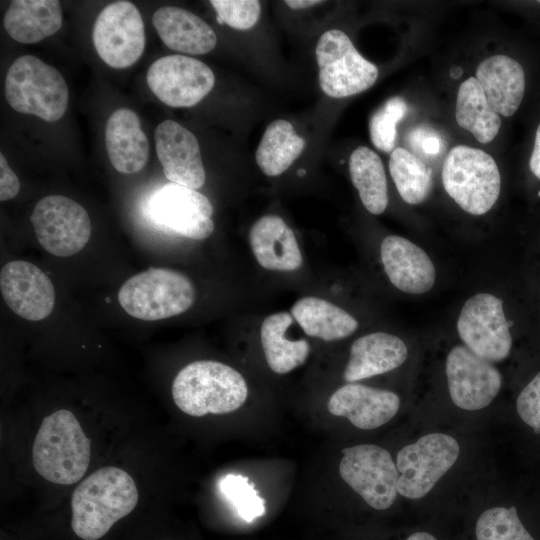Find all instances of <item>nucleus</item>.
I'll return each mask as SVG.
<instances>
[{
  "mask_svg": "<svg viewBox=\"0 0 540 540\" xmlns=\"http://www.w3.org/2000/svg\"><path fill=\"white\" fill-rule=\"evenodd\" d=\"M137 114L128 109L115 110L107 120L105 144L109 160L116 171L133 174L148 162L149 142Z\"/></svg>",
  "mask_w": 540,
  "mask_h": 540,
  "instance_id": "4be33fe9",
  "label": "nucleus"
},
{
  "mask_svg": "<svg viewBox=\"0 0 540 540\" xmlns=\"http://www.w3.org/2000/svg\"><path fill=\"white\" fill-rule=\"evenodd\" d=\"M509 326L502 300L491 293L470 297L457 320V331L464 345L492 363L506 359L511 351Z\"/></svg>",
  "mask_w": 540,
  "mask_h": 540,
  "instance_id": "9b49d317",
  "label": "nucleus"
},
{
  "mask_svg": "<svg viewBox=\"0 0 540 540\" xmlns=\"http://www.w3.org/2000/svg\"><path fill=\"white\" fill-rule=\"evenodd\" d=\"M218 20L237 30L252 28L259 19L261 6L257 0H211Z\"/></svg>",
  "mask_w": 540,
  "mask_h": 540,
  "instance_id": "f704fd0d",
  "label": "nucleus"
},
{
  "mask_svg": "<svg viewBox=\"0 0 540 540\" xmlns=\"http://www.w3.org/2000/svg\"><path fill=\"white\" fill-rule=\"evenodd\" d=\"M146 80L160 101L175 108L197 104L215 83L214 74L205 63L180 54L155 60L148 68Z\"/></svg>",
  "mask_w": 540,
  "mask_h": 540,
  "instance_id": "4468645a",
  "label": "nucleus"
},
{
  "mask_svg": "<svg viewBox=\"0 0 540 540\" xmlns=\"http://www.w3.org/2000/svg\"><path fill=\"white\" fill-rule=\"evenodd\" d=\"M516 409L524 423L536 431L540 430V372L518 395Z\"/></svg>",
  "mask_w": 540,
  "mask_h": 540,
  "instance_id": "c9c22d12",
  "label": "nucleus"
},
{
  "mask_svg": "<svg viewBox=\"0 0 540 540\" xmlns=\"http://www.w3.org/2000/svg\"><path fill=\"white\" fill-rule=\"evenodd\" d=\"M134 479L115 466L102 467L85 478L71 497V527L83 540H98L136 507Z\"/></svg>",
  "mask_w": 540,
  "mask_h": 540,
  "instance_id": "f257e3e1",
  "label": "nucleus"
},
{
  "mask_svg": "<svg viewBox=\"0 0 540 540\" xmlns=\"http://www.w3.org/2000/svg\"><path fill=\"white\" fill-rule=\"evenodd\" d=\"M219 489L246 522L265 513V502L247 477L228 474L220 480Z\"/></svg>",
  "mask_w": 540,
  "mask_h": 540,
  "instance_id": "72a5a7b5",
  "label": "nucleus"
},
{
  "mask_svg": "<svg viewBox=\"0 0 540 540\" xmlns=\"http://www.w3.org/2000/svg\"><path fill=\"white\" fill-rule=\"evenodd\" d=\"M249 243L258 264L267 270L290 272L302 265L296 236L277 215L259 218L250 229Z\"/></svg>",
  "mask_w": 540,
  "mask_h": 540,
  "instance_id": "aec40b11",
  "label": "nucleus"
},
{
  "mask_svg": "<svg viewBox=\"0 0 540 540\" xmlns=\"http://www.w3.org/2000/svg\"><path fill=\"white\" fill-rule=\"evenodd\" d=\"M474 540H535L515 506H493L482 511L473 526Z\"/></svg>",
  "mask_w": 540,
  "mask_h": 540,
  "instance_id": "2f4dec72",
  "label": "nucleus"
},
{
  "mask_svg": "<svg viewBox=\"0 0 540 540\" xmlns=\"http://www.w3.org/2000/svg\"><path fill=\"white\" fill-rule=\"evenodd\" d=\"M400 397L388 390L348 383L330 397L327 408L332 415L347 418L363 430L376 429L398 412Z\"/></svg>",
  "mask_w": 540,
  "mask_h": 540,
  "instance_id": "6ab92c4d",
  "label": "nucleus"
},
{
  "mask_svg": "<svg viewBox=\"0 0 540 540\" xmlns=\"http://www.w3.org/2000/svg\"><path fill=\"white\" fill-rule=\"evenodd\" d=\"M5 97L12 109L48 122L62 118L68 106V86L53 66L33 55H23L9 67Z\"/></svg>",
  "mask_w": 540,
  "mask_h": 540,
  "instance_id": "39448f33",
  "label": "nucleus"
},
{
  "mask_svg": "<svg viewBox=\"0 0 540 540\" xmlns=\"http://www.w3.org/2000/svg\"><path fill=\"white\" fill-rule=\"evenodd\" d=\"M152 22L162 42L174 51L201 55L217 44L211 26L188 10L164 6L154 12Z\"/></svg>",
  "mask_w": 540,
  "mask_h": 540,
  "instance_id": "b1692460",
  "label": "nucleus"
},
{
  "mask_svg": "<svg viewBox=\"0 0 540 540\" xmlns=\"http://www.w3.org/2000/svg\"><path fill=\"white\" fill-rule=\"evenodd\" d=\"M384 271L397 289L407 294L430 291L436 280V270L427 253L410 240L398 236L385 237L380 247Z\"/></svg>",
  "mask_w": 540,
  "mask_h": 540,
  "instance_id": "a211bd4d",
  "label": "nucleus"
},
{
  "mask_svg": "<svg viewBox=\"0 0 540 540\" xmlns=\"http://www.w3.org/2000/svg\"><path fill=\"white\" fill-rule=\"evenodd\" d=\"M460 453L457 440L444 433H429L397 454V490L408 499L426 496L455 464Z\"/></svg>",
  "mask_w": 540,
  "mask_h": 540,
  "instance_id": "6e6552de",
  "label": "nucleus"
},
{
  "mask_svg": "<svg viewBox=\"0 0 540 540\" xmlns=\"http://www.w3.org/2000/svg\"><path fill=\"white\" fill-rule=\"evenodd\" d=\"M476 79L497 114L504 117L515 114L526 88L525 72L517 60L504 54L490 56L478 65Z\"/></svg>",
  "mask_w": 540,
  "mask_h": 540,
  "instance_id": "412c9836",
  "label": "nucleus"
},
{
  "mask_svg": "<svg viewBox=\"0 0 540 540\" xmlns=\"http://www.w3.org/2000/svg\"><path fill=\"white\" fill-rule=\"evenodd\" d=\"M408 349L399 337L374 332L356 339L350 348L343 378L352 383L392 371L407 359Z\"/></svg>",
  "mask_w": 540,
  "mask_h": 540,
  "instance_id": "5701e85b",
  "label": "nucleus"
},
{
  "mask_svg": "<svg viewBox=\"0 0 540 540\" xmlns=\"http://www.w3.org/2000/svg\"><path fill=\"white\" fill-rule=\"evenodd\" d=\"M195 288L184 274L166 268H149L130 277L120 288L118 301L130 316L155 321L187 311Z\"/></svg>",
  "mask_w": 540,
  "mask_h": 540,
  "instance_id": "423d86ee",
  "label": "nucleus"
},
{
  "mask_svg": "<svg viewBox=\"0 0 540 540\" xmlns=\"http://www.w3.org/2000/svg\"><path fill=\"white\" fill-rule=\"evenodd\" d=\"M291 315L306 335L325 341L346 338L359 326L347 311L314 296L298 299L291 307Z\"/></svg>",
  "mask_w": 540,
  "mask_h": 540,
  "instance_id": "bb28decb",
  "label": "nucleus"
},
{
  "mask_svg": "<svg viewBox=\"0 0 540 540\" xmlns=\"http://www.w3.org/2000/svg\"><path fill=\"white\" fill-rule=\"evenodd\" d=\"M293 326V316L285 311L268 315L261 324V345L266 362L275 373H289L304 364L310 353L307 340L291 337L289 331Z\"/></svg>",
  "mask_w": 540,
  "mask_h": 540,
  "instance_id": "a878e982",
  "label": "nucleus"
},
{
  "mask_svg": "<svg viewBox=\"0 0 540 540\" xmlns=\"http://www.w3.org/2000/svg\"><path fill=\"white\" fill-rule=\"evenodd\" d=\"M342 479L375 510H386L397 497L399 472L390 453L377 445L361 444L342 450Z\"/></svg>",
  "mask_w": 540,
  "mask_h": 540,
  "instance_id": "1a4fd4ad",
  "label": "nucleus"
},
{
  "mask_svg": "<svg viewBox=\"0 0 540 540\" xmlns=\"http://www.w3.org/2000/svg\"><path fill=\"white\" fill-rule=\"evenodd\" d=\"M323 3L318 0H286L285 4L291 9H304Z\"/></svg>",
  "mask_w": 540,
  "mask_h": 540,
  "instance_id": "ea45409f",
  "label": "nucleus"
},
{
  "mask_svg": "<svg viewBox=\"0 0 540 540\" xmlns=\"http://www.w3.org/2000/svg\"><path fill=\"white\" fill-rule=\"evenodd\" d=\"M92 40L99 57L116 69L133 65L145 48V27L140 11L129 1L108 4L98 14Z\"/></svg>",
  "mask_w": 540,
  "mask_h": 540,
  "instance_id": "f8f14e48",
  "label": "nucleus"
},
{
  "mask_svg": "<svg viewBox=\"0 0 540 540\" xmlns=\"http://www.w3.org/2000/svg\"><path fill=\"white\" fill-rule=\"evenodd\" d=\"M247 394L246 381L238 371L212 360L186 365L172 384L176 406L195 417L233 412L243 405Z\"/></svg>",
  "mask_w": 540,
  "mask_h": 540,
  "instance_id": "7ed1b4c3",
  "label": "nucleus"
},
{
  "mask_svg": "<svg viewBox=\"0 0 540 540\" xmlns=\"http://www.w3.org/2000/svg\"><path fill=\"white\" fill-rule=\"evenodd\" d=\"M539 196H540V192H539Z\"/></svg>",
  "mask_w": 540,
  "mask_h": 540,
  "instance_id": "79ce46f5",
  "label": "nucleus"
},
{
  "mask_svg": "<svg viewBox=\"0 0 540 540\" xmlns=\"http://www.w3.org/2000/svg\"><path fill=\"white\" fill-rule=\"evenodd\" d=\"M6 32L17 42L33 44L55 34L62 25L56 0H14L4 14Z\"/></svg>",
  "mask_w": 540,
  "mask_h": 540,
  "instance_id": "393cba45",
  "label": "nucleus"
},
{
  "mask_svg": "<svg viewBox=\"0 0 540 540\" xmlns=\"http://www.w3.org/2000/svg\"><path fill=\"white\" fill-rule=\"evenodd\" d=\"M148 214L162 228L189 239L204 240L214 231L209 199L195 189L171 182L150 197Z\"/></svg>",
  "mask_w": 540,
  "mask_h": 540,
  "instance_id": "ddd939ff",
  "label": "nucleus"
},
{
  "mask_svg": "<svg viewBox=\"0 0 540 540\" xmlns=\"http://www.w3.org/2000/svg\"><path fill=\"white\" fill-rule=\"evenodd\" d=\"M390 175L402 200L416 205L430 194L432 169L409 150L397 147L389 159Z\"/></svg>",
  "mask_w": 540,
  "mask_h": 540,
  "instance_id": "7c9ffc66",
  "label": "nucleus"
},
{
  "mask_svg": "<svg viewBox=\"0 0 540 540\" xmlns=\"http://www.w3.org/2000/svg\"><path fill=\"white\" fill-rule=\"evenodd\" d=\"M405 540H440L437 535L427 530H416L406 537Z\"/></svg>",
  "mask_w": 540,
  "mask_h": 540,
  "instance_id": "a19ab883",
  "label": "nucleus"
},
{
  "mask_svg": "<svg viewBox=\"0 0 540 540\" xmlns=\"http://www.w3.org/2000/svg\"><path fill=\"white\" fill-rule=\"evenodd\" d=\"M0 290L6 305L26 320L45 319L54 308V286L33 263L15 260L5 264L0 272Z\"/></svg>",
  "mask_w": 540,
  "mask_h": 540,
  "instance_id": "dca6fc26",
  "label": "nucleus"
},
{
  "mask_svg": "<svg viewBox=\"0 0 540 540\" xmlns=\"http://www.w3.org/2000/svg\"><path fill=\"white\" fill-rule=\"evenodd\" d=\"M154 138L165 177L187 188H201L206 176L194 134L173 120H165L156 127Z\"/></svg>",
  "mask_w": 540,
  "mask_h": 540,
  "instance_id": "f3484780",
  "label": "nucleus"
},
{
  "mask_svg": "<svg viewBox=\"0 0 540 540\" xmlns=\"http://www.w3.org/2000/svg\"><path fill=\"white\" fill-rule=\"evenodd\" d=\"M30 221L40 245L58 257L78 253L90 239L91 222L87 211L66 196L43 197L35 205Z\"/></svg>",
  "mask_w": 540,
  "mask_h": 540,
  "instance_id": "9d476101",
  "label": "nucleus"
},
{
  "mask_svg": "<svg viewBox=\"0 0 540 540\" xmlns=\"http://www.w3.org/2000/svg\"><path fill=\"white\" fill-rule=\"evenodd\" d=\"M422 151L429 156H436L441 151V140L437 135H426L420 140Z\"/></svg>",
  "mask_w": 540,
  "mask_h": 540,
  "instance_id": "58836bf2",
  "label": "nucleus"
},
{
  "mask_svg": "<svg viewBox=\"0 0 540 540\" xmlns=\"http://www.w3.org/2000/svg\"><path fill=\"white\" fill-rule=\"evenodd\" d=\"M353 185L364 207L372 214L383 213L388 205V187L379 155L366 146L357 147L349 159Z\"/></svg>",
  "mask_w": 540,
  "mask_h": 540,
  "instance_id": "c85d7f7f",
  "label": "nucleus"
},
{
  "mask_svg": "<svg viewBox=\"0 0 540 540\" xmlns=\"http://www.w3.org/2000/svg\"><path fill=\"white\" fill-rule=\"evenodd\" d=\"M408 105L400 96L388 99L372 115L369 132L372 144L385 153L395 149L397 123L406 115Z\"/></svg>",
  "mask_w": 540,
  "mask_h": 540,
  "instance_id": "473e14b6",
  "label": "nucleus"
},
{
  "mask_svg": "<svg viewBox=\"0 0 540 540\" xmlns=\"http://www.w3.org/2000/svg\"><path fill=\"white\" fill-rule=\"evenodd\" d=\"M90 458V439L70 410L59 409L43 419L32 448L34 469L43 479L72 485L82 479Z\"/></svg>",
  "mask_w": 540,
  "mask_h": 540,
  "instance_id": "f03ea898",
  "label": "nucleus"
},
{
  "mask_svg": "<svg viewBox=\"0 0 540 540\" xmlns=\"http://www.w3.org/2000/svg\"><path fill=\"white\" fill-rule=\"evenodd\" d=\"M455 119L461 128L469 131L480 143H489L497 136L501 128L500 115L490 107L476 77H469L460 84Z\"/></svg>",
  "mask_w": 540,
  "mask_h": 540,
  "instance_id": "cd10ccee",
  "label": "nucleus"
},
{
  "mask_svg": "<svg viewBox=\"0 0 540 540\" xmlns=\"http://www.w3.org/2000/svg\"><path fill=\"white\" fill-rule=\"evenodd\" d=\"M20 190V182L16 174L9 167L4 155L0 154V200L6 201L14 198Z\"/></svg>",
  "mask_w": 540,
  "mask_h": 540,
  "instance_id": "e433bc0d",
  "label": "nucleus"
},
{
  "mask_svg": "<svg viewBox=\"0 0 540 540\" xmlns=\"http://www.w3.org/2000/svg\"><path fill=\"white\" fill-rule=\"evenodd\" d=\"M446 193L465 212L483 215L497 202L501 175L496 161L487 152L457 145L447 153L442 166Z\"/></svg>",
  "mask_w": 540,
  "mask_h": 540,
  "instance_id": "20e7f679",
  "label": "nucleus"
},
{
  "mask_svg": "<svg viewBox=\"0 0 540 540\" xmlns=\"http://www.w3.org/2000/svg\"><path fill=\"white\" fill-rule=\"evenodd\" d=\"M529 167L533 175L540 180V124L536 130L534 146L529 160Z\"/></svg>",
  "mask_w": 540,
  "mask_h": 540,
  "instance_id": "4c0bfd02",
  "label": "nucleus"
},
{
  "mask_svg": "<svg viewBox=\"0 0 540 540\" xmlns=\"http://www.w3.org/2000/svg\"><path fill=\"white\" fill-rule=\"evenodd\" d=\"M319 84L333 98L359 94L372 87L378 78V68L365 59L341 30L322 34L316 45Z\"/></svg>",
  "mask_w": 540,
  "mask_h": 540,
  "instance_id": "0eeeda50",
  "label": "nucleus"
},
{
  "mask_svg": "<svg viewBox=\"0 0 540 540\" xmlns=\"http://www.w3.org/2000/svg\"><path fill=\"white\" fill-rule=\"evenodd\" d=\"M539 3H540V1H539Z\"/></svg>",
  "mask_w": 540,
  "mask_h": 540,
  "instance_id": "37998d69",
  "label": "nucleus"
},
{
  "mask_svg": "<svg viewBox=\"0 0 540 540\" xmlns=\"http://www.w3.org/2000/svg\"><path fill=\"white\" fill-rule=\"evenodd\" d=\"M445 370L450 398L461 409H483L501 389L502 376L498 369L465 345H456L450 350Z\"/></svg>",
  "mask_w": 540,
  "mask_h": 540,
  "instance_id": "2eb2a0df",
  "label": "nucleus"
},
{
  "mask_svg": "<svg viewBox=\"0 0 540 540\" xmlns=\"http://www.w3.org/2000/svg\"><path fill=\"white\" fill-rule=\"evenodd\" d=\"M304 147L305 140L295 132L292 124L277 119L265 129L256 151V162L267 176H278L300 156Z\"/></svg>",
  "mask_w": 540,
  "mask_h": 540,
  "instance_id": "c756f323",
  "label": "nucleus"
}]
</instances>
